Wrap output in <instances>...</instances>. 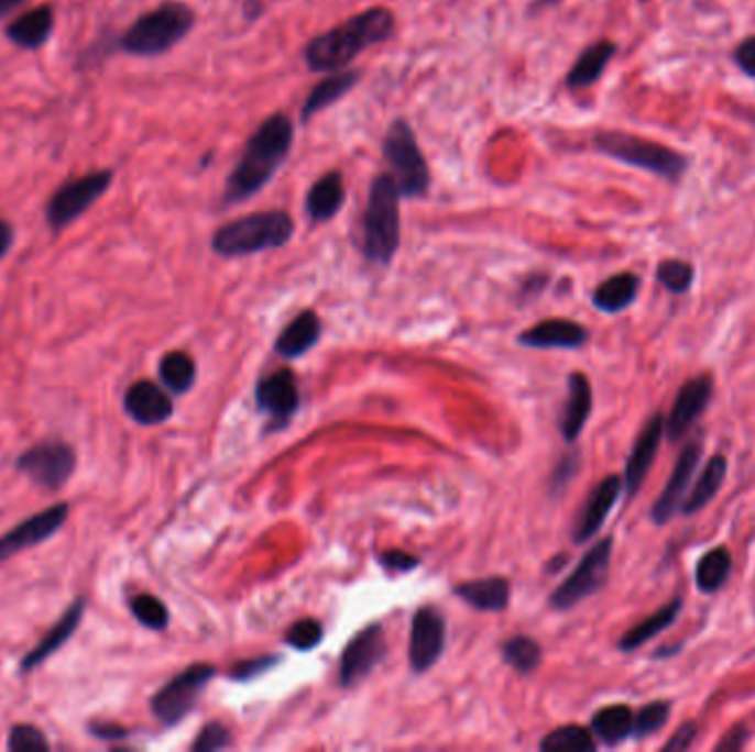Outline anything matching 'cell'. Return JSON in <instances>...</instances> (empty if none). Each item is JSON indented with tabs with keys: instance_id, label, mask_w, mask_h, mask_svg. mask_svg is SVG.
<instances>
[{
	"instance_id": "30",
	"label": "cell",
	"mask_w": 755,
	"mask_h": 752,
	"mask_svg": "<svg viewBox=\"0 0 755 752\" xmlns=\"http://www.w3.org/2000/svg\"><path fill=\"white\" fill-rule=\"evenodd\" d=\"M724 479H726V457L724 455H713L704 464V468H702L700 477L696 479L693 488L689 490V495L685 497V501L680 506V512L682 515H696L702 508H707L715 499V495L722 490Z\"/></svg>"
},
{
	"instance_id": "10",
	"label": "cell",
	"mask_w": 755,
	"mask_h": 752,
	"mask_svg": "<svg viewBox=\"0 0 755 752\" xmlns=\"http://www.w3.org/2000/svg\"><path fill=\"white\" fill-rule=\"evenodd\" d=\"M217 675V671L208 664H193L179 675H175L168 684H164L151 699L153 715L166 723H179L197 704L199 695L206 690L208 682Z\"/></svg>"
},
{
	"instance_id": "21",
	"label": "cell",
	"mask_w": 755,
	"mask_h": 752,
	"mask_svg": "<svg viewBox=\"0 0 755 752\" xmlns=\"http://www.w3.org/2000/svg\"><path fill=\"white\" fill-rule=\"evenodd\" d=\"M588 329L575 320L548 318L533 324L519 335V342L530 349H579L588 342Z\"/></svg>"
},
{
	"instance_id": "5",
	"label": "cell",
	"mask_w": 755,
	"mask_h": 752,
	"mask_svg": "<svg viewBox=\"0 0 755 752\" xmlns=\"http://www.w3.org/2000/svg\"><path fill=\"white\" fill-rule=\"evenodd\" d=\"M195 12L179 0H166L160 8L142 14L120 38V47L140 58L164 56L177 47L195 27Z\"/></svg>"
},
{
	"instance_id": "43",
	"label": "cell",
	"mask_w": 755,
	"mask_h": 752,
	"mask_svg": "<svg viewBox=\"0 0 755 752\" xmlns=\"http://www.w3.org/2000/svg\"><path fill=\"white\" fill-rule=\"evenodd\" d=\"M230 741L232 739H230L228 728L219 721H210L199 730V734L193 743V750L195 752H212V750H221V748L230 745Z\"/></svg>"
},
{
	"instance_id": "47",
	"label": "cell",
	"mask_w": 755,
	"mask_h": 752,
	"mask_svg": "<svg viewBox=\"0 0 755 752\" xmlns=\"http://www.w3.org/2000/svg\"><path fill=\"white\" fill-rule=\"evenodd\" d=\"M698 737V726L696 721H685L682 726L676 728V732L671 734V739L663 745V752H678V750H687L693 745Z\"/></svg>"
},
{
	"instance_id": "6",
	"label": "cell",
	"mask_w": 755,
	"mask_h": 752,
	"mask_svg": "<svg viewBox=\"0 0 755 752\" xmlns=\"http://www.w3.org/2000/svg\"><path fill=\"white\" fill-rule=\"evenodd\" d=\"M592 144L601 155L625 166L652 173L671 184H678L689 168V159L682 153L632 133L599 131L592 137Z\"/></svg>"
},
{
	"instance_id": "14",
	"label": "cell",
	"mask_w": 755,
	"mask_h": 752,
	"mask_svg": "<svg viewBox=\"0 0 755 752\" xmlns=\"http://www.w3.org/2000/svg\"><path fill=\"white\" fill-rule=\"evenodd\" d=\"M387 653L385 629L381 624H371L360 631L344 649L340 657V684L353 686L364 679L375 664H381Z\"/></svg>"
},
{
	"instance_id": "23",
	"label": "cell",
	"mask_w": 755,
	"mask_h": 752,
	"mask_svg": "<svg viewBox=\"0 0 755 752\" xmlns=\"http://www.w3.org/2000/svg\"><path fill=\"white\" fill-rule=\"evenodd\" d=\"M344 179L338 170H329L320 175L305 197V212L311 223H327L331 221L340 208L344 206Z\"/></svg>"
},
{
	"instance_id": "45",
	"label": "cell",
	"mask_w": 755,
	"mask_h": 752,
	"mask_svg": "<svg viewBox=\"0 0 755 752\" xmlns=\"http://www.w3.org/2000/svg\"><path fill=\"white\" fill-rule=\"evenodd\" d=\"M733 63L746 78H755V34L746 36L733 49Z\"/></svg>"
},
{
	"instance_id": "18",
	"label": "cell",
	"mask_w": 755,
	"mask_h": 752,
	"mask_svg": "<svg viewBox=\"0 0 755 752\" xmlns=\"http://www.w3.org/2000/svg\"><path fill=\"white\" fill-rule=\"evenodd\" d=\"M663 435H665V418L663 413H654L643 427V431L638 433L634 449L630 453V460L625 464L623 490L627 493V497H634L641 490L643 482L647 479L652 464L656 462Z\"/></svg>"
},
{
	"instance_id": "26",
	"label": "cell",
	"mask_w": 755,
	"mask_h": 752,
	"mask_svg": "<svg viewBox=\"0 0 755 752\" xmlns=\"http://www.w3.org/2000/svg\"><path fill=\"white\" fill-rule=\"evenodd\" d=\"M616 56V45L612 41H597L590 47H586L577 63L570 67L568 76H566V87L570 91H583L588 87H592L594 82L601 80L603 71L608 69V65L612 63V58Z\"/></svg>"
},
{
	"instance_id": "28",
	"label": "cell",
	"mask_w": 755,
	"mask_h": 752,
	"mask_svg": "<svg viewBox=\"0 0 755 752\" xmlns=\"http://www.w3.org/2000/svg\"><path fill=\"white\" fill-rule=\"evenodd\" d=\"M456 596L480 611H504L511 600V585L502 576L480 578L458 585Z\"/></svg>"
},
{
	"instance_id": "22",
	"label": "cell",
	"mask_w": 755,
	"mask_h": 752,
	"mask_svg": "<svg viewBox=\"0 0 755 752\" xmlns=\"http://www.w3.org/2000/svg\"><path fill=\"white\" fill-rule=\"evenodd\" d=\"M87 609V600L85 598H76L65 613L61 616V620L47 631V635L23 657L21 662V673H30L34 668H39L45 660H50L54 653L61 651V646L76 633L83 616Z\"/></svg>"
},
{
	"instance_id": "20",
	"label": "cell",
	"mask_w": 755,
	"mask_h": 752,
	"mask_svg": "<svg viewBox=\"0 0 755 752\" xmlns=\"http://www.w3.org/2000/svg\"><path fill=\"white\" fill-rule=\"evenodd\" d=\"M124 411L133 422L142 427H155L164 424L173 416V400L155 383L140 380L129 387L124 396Z\"/></svg>"
},
{
	"instance_id": "31",
	"label": "cell",
	"mask_w": 755,
	"mask_h": 752,
	"mask_svg": "<svg viewBox=\"0 0 755 752\" xmlns=\"http://www.w3.org/2000/svg\"><path fill=\"white\" fill-rule=\"evenodd\" d=\"M638 289H641V278L632 272H621V274H614L608 280H603L594 289L592 302L597 309H601L605 313H619L636 300Z\"/></svg>"
},
{
	"instance_id": "25",
	"label": "cell",
	"mask_w": 755,
	"mask_h": 752,
	"mask_svg": "<svg viewBox=\"0 0 755 752\" xmlns=\"http://www.w3.org/2000/svg\"><path fill=\"white\" fill-rule=\"evenodd\" d=\"M358 82H360V74L358 71L340 69V71H331L329 76H325L307 93V98H305V102L300 107V122L307 124L309 120H314L320 111L329 109L340 98H344Z\"/></svg>"
},
{
	"instance_id": "7",
	"label": "cell",
	"mask_w": 755,
	"mask_h": 752,
	"mask_svg": "<svg viewBox=\"0 0 755 752\" xmlns=\"http://www.w3.org/2000/svg\"><path fill=\"white\" fill-rule=\"evenodd\" d=\"M383 157L396 179L403 199H423L431 188V173L412 124L394 120L383 140Z\"/></svg>"
},
{
	"instance_id": "53",
	"label": "cell",
	"mask_w": 755,
	"mask_h": 752,
	"mask_svg": "<svg viewBox=\"0 0 755 752\" xmlns=\"http://www.w3.org/2000/svg\"><path fill=\"white\" fill-rule=\"evenodd\" d=\"M25 0H0V19L8 16L10 12H14L17 8H21Z\"/></svg>"
},
{
	"instance_id": "33",
	"label": "cell",
	"mask_w": 755,
	"mask_h": 752,
	"mask_svg": "<svg viewBox=\"0 0 755 752\" xmlns=\"http://www.w3.org/2000/svg\"><path fill=\"white\" fill-rule=\"evenodd\" d=\"M590 730H592V734H594L597 739H601L605 745H616V743L625 741L627 737H632V730H634V712H632V708L625 706V704L605 706V708H601V710L594 712Z\"/></svg>"
},
{
	"instance_id": "40",
	"label": "cell",
	"mask_w": 755,
	"mask_h": 752,
	"mask_svg": "<svg viewBox=\"0 0 755 752\" xmlns=\"http://www.w3.org/2000/svg\"><path fill=\"white\" fill-rule=\"evenodd\" d=\"M669 712H671V704L665 701V699L645 704V706L634 715V730H632V734L638 737V739H643V737H647V734L658 732V730L667 723Z\"/></svg>"
},
{
	"instance_id": "29",
	"label": "cell",
	"mask_w": 755,
	"mask_h": 752,
	"mask_svg": "<svg viewBox=\"0 0 755 752\" xmlns=\"http://www.w3.org/2000/svg\"><path fill=\"white\" fill-rule=\"evenodd\" d=\"M682 611V598H671L669 602H665L660 609H656L652 616L643 618L638 624H634L621 640H619V649L630 653L636 651L638 646H643L645 642H649L652 638L660 635L665 629H669L678 616Z\"/></svg>"
},
{
	"instance_id": "24",
	"label": "cell",
	"mask_w": 755,
	"mask_h": 752,
	"mask_svg": "<svg viewBox=\"0 0 755 752\" xmlns=\"http://www.w3.org/2000/svg\"><path fill=\"white\" fill-rule=\"evenodd\" d=\"M592 413V387L583 373H572L568 378V402L561 413V435L568 444L577 442L588 418Z\"/></svg>"
},
{
	"instance_id": "2",
	"label": "cell",
	"mask_w": 755,
	"mask_h": 752,
	"mask_svg": "<svg viewBox=\"0 0 755 752\" xmlns=\"http://www.w3.org/2000/svg\"><path fill=\"white\" fill-rule=\"evenodd\" d=\"M394 30L396 16L390 8H369L311 38L303 47V63L314 74L340 71L369 47L387 43Z\"/></svg>"
},
{
	"instance_id": "34",
	"label": "cell",
	"mask_w": 755,
	"mask_h": 752,
	"mask_svg": "<svg viewBox=\"0 0 755 752\" xmlns=\"http://www.w3.org/2000/svg\"><path fill=\"white\" fill-rule=\"evenodd\" d=\"M731 569H733L731 552L724 545L713 548L704 552L696 563V587L702 594H715L718 589L726 585Z\"/></svg>"
},
{
	"instance_id": "54",
	"label": "cell",
	"mask_w": 755,
	"mask_h": 752,
	"mask_svg": "<svg viewBox=\"0 0 755 752\" xmlns=\"http://www.w3.org/2000/svg\"><path fill=\"white\" fill-rule=\"evenodd\" d=\"M566 561H568V556H566V554H561V556H557V561L552 559V561H550V565H548L546 569H548V572H559V567H561V565H566Z\"/></svg>"
},
{
	"instance_id": "49",
	"label": "cell",
	"mask_w": 755,
	"mask_h": 752,
	"mask_svg": "<svg viewBox=\"0 0 755 752\" xmlns=\"http://www.w3.org/2000/svg\"><path fill=\"white\" fill-rule=\"evenodd\" d=\"M746 739H748V730H746L744 726H735V728H731V730H729V732L722 737V741H718V743H715V750H722V752H735V750L744 748Z\"/></svg>"
},
{
	"instance_id": "41",
	"label": "cell",
	"mask_w": 755,
	"mask_h": 752,
	"mask_svg": "<svg viewBox=\"0 0 755 752\" xmlns=\"http://www.w3.org/2000/svg\"><path fill=\"white\" fill-rule=\"evenodd\" d=\"M8 750L12 752H36L50 750V741L41 728L30 723H17L8 737Z\"/></svg>"
},
{
	"instance_id": "32",
	"label": "cell",
	"mask_w": 755,
	"mask_h": 752,
	"mask_svg": "<svg viewBox=\"0 0 755 752\" xmlns=\"http://www.w3.org/2000/svg\"><path fill=\"white\" fill-rule=\"evenodd\" d=\"M320 338V318L314 311L298 313L278 335L276 353L283 357H298L307 353Z\"/></svg>"
},
{
	"instance_id": "36",
	"label": "cell",
	"mask_w": 755,
	"mask_h": 752,
	"mask_svg": "<svg viewBox=\"0 0 755 752\" xmlns=\"http://www.w3.org/2000/svg\"><path fill=\"white\" fill-rule=\"evenodd\" d=\"M539 748L544 752H594L597 739L592 730L570 723V726L555 728L550 734H546Z\"/></svg>"
},
{
	"instance_id": "27",
	"label": "cell",
	"mask_w": 755,
	"mask_h": 752,
	"mask_svg": "<svg viewBox=\"0 0 755 752\" xmlns=\"http://www.w3.org/2000/svg\"><path fill=\"white\" fill-rule=\"evenodd\" d=\"M54 23V10L50 5H41L12 21L8 25V38L21 49H39L52 38Z\"/></svg>"
},
{
	"instance_id": "50",
	"label": "cell",
	"mask_w": 755,
	"mask_h": 752,
	"mask_svg": "<svg viewBox=\"0 0 755 752\" xmlns=\"http://www.w3.org/2000/svg\"><path fill=\"white\" fill-rule=\"evenodd\" d=\"M89 732L98 739H124V737H129L127 728L111 723V721H91Z\"/></svg>"
},
{
	"instance_id": "15",
	"label": "cell",
	"mask_w": 755,
	"mask_h": 752,
	"mask_svg": "<svg viewBox=\"0 0 755 752\" xmlns=\"http://www.w3.org/2000/svg\"><path fill=\"white\" fill-rule=\"evenodd\" d=\"M256 407L272 420V431L289 424L298 409V385L289 368H281L259 383Z\"/></svg>"
},
{
	"instance_id": "4",
	"label": "cell",
	"mask_w": 755,
	"mask_h": 752,
	"mask_svg": "<svg viewBox=\"0 0 755 752\" xmlns=\"http://www.w3.org/2000/svg\"><path fill=\"white\" fill-rule=\"evenodd\" d=\"M296 223L285 210H261L232 219L215 230L212 252L223 258H239L265 250H278L294 236Z\"/></svg>"
},
{
	"instance_id": "13",
	"label": "cell",
	"mask_w": 755,
	"mask_h": 752,
	"mask_svg": "<svg viewBox=\"0 0 755 752\" xmlns=\"http://www.w3.org/2000/svg\"><path fill=\"white\" fill-rule=\"evenodd\" d=\"M447 642V624L438 609L423 607L412 620L409 633V664L412 671L425 673L429 671L445 651Z\"/></svg>"
},
{
	"instance_id": "8",
	"label": "cell",
	"mask_w": 755,
	"mask_h": 752,
	"mask_svg": "<svg viewBox=\"0 0 755 752\" xmlns=\"http://www.w3.org/2000/svg\"><path fill=\"white\" fill-rule=\"evenodd\" d=\"M113 184V170H96L65 181L47 201L45 219L50 228L63 230L91 210Z\"/></svg>"
},
{
	"instance_id": "44",
	"label": "cell",
	"mask_w": 755,
	"mask_h": 752,
	"mask_svg": "<svg viewBox=\"0 0 755 752\" xmlns=\"http://www.w3.org/2000/svg\"><path fill=\"white\" fill-rule=\"evenodd\" d=\"M276 662H281V655H263V657H254V660H245V662H237L230 671L232 679L239 682H250L252 677L263 675L265 671L274 668Z\"/></svg>"
},
{
	"instance_id": "51",
	"label": "cell",
	"mask_w": 755,
	"mask_h": 752,
	"mask_svg": "<svg viewBox=\"0 0 755 752\" xmlns=\"http://www.w3.org/2000/svg\"><path fill=\"white\" fill-rule=\"evenodd\" d=\"M12 243H14V228L0 219V261L6 258V254L12 250Z\"/></svg>"
},
{
	"instance_id": "35",
	"label": "cell",
	"mask_w": 755,
	"mask_h": 752,
	"mask_svg": "<svg viewBox=\"0 0 755 752\" xmlns=\"http://www.w3.org/2000/svg\"><path fill=\"white\" fill-rule=\"evenodd\" d=\"M195 378H197V366H195V360L184 353V351H171L162 357L160 362V380L162 385L182 396L186 391L193 389L195 385Z\"/></svg>"
},
{
	"instance_id": "48",
	"label": "cell",
	"mask_w": 755,
	"mask_h": 752,
	"mask_svg": "<svg viewBox=\"0 0 755 752\" xmlns=\"http://www.w3.org/2000/svg\"><path fill=\"white\" fill-rule=\"evenodd\" d=\"M577 471H579V455L572 453V455L563 457L552 473V490H557V493L563 490L568 486V482L577 475Z\"/></svg>"
},
{
	"instance_id": "39",
	"label": "cell",
	"mask_w": 755,
	"mask_h": 752,
	"mask_svg": "<svg viewBox=\"0 0 755 752\" xmlns=\"http://www.w3.org/2000/svg\"><path fill=\"white\" fill-rule=\"evenodd\" d=\"M131 613L135 616L138 622L153 631H162L168 624V609L166 605L151 596V594H138L131 598Z\"/></svg>"
},
{
	"instance_id": "9",
	"label": "cell",
	"mask_w": 755,
	"mask_h": 752,
	"mask_svg": "<svg viewBox=\"0 0 755 752\" xmlns=\"http://www.w3.org/2000/svg\"><path fill=\"white\" fill-rule=\"evenodd\" d=\"M612 537L601 539L590 548V552L581 559V563L575 567V572L552 591L550 607L559 611H568L581 600L594 596L603 585L608 583L610 563H612Z\"/></svg>"
},
{
	"instance_id": "16",
	"label": "cell",
	"mask_w": 755,
	"mask_h": 752,
	"mask_svg": "<svg viewBox=\"0 0 755 752\" xmlns=\"http://www.w3.org/2000/svg\"><path fill=\"white\" fill-rule=\"evenodd\" d=\"M713 396V380L709 373L698 375V378L687 380L669 411V418H665V433L671 442H678L702 416V411L709 407V400Z\"/></svg>"
},
{
	"instance_id": "52",
	"label": "cell",
	"mask_w": 755,
	"mask_h": 752,
	"mask_svg": "<svg viewBox=\"0 0 755 752\" xmlns=\"http://www.w3.org/2000/svg\"><path fill=\"white\" fill-rule=\"evenodd\" d=\"M243 3V16L248 21H256L263 12V5H261V0H241Z\"/></svg>"
},
{
	"instance_id": "3",
	"label": "cell",
	"mask_w": 755,
	"mask_h": 752,
	"mask_svg": "<svg viewBox=\"0 0 755 752\" xmlns=\"http://www.w3.org/2000/svg\"><path fill=\"white\" fill-rule=\"evenodd\" d=\"M401 190L390 173L375 175L360 219V252L369 263L390 265L401 247Z\"/></svg>"
},
{
	"instance_id": "17",
	"label": "cell",
	"mask_w": 755,
	"mask_h": 752,
	"mask_svg": "<svg viewBox=\"0 0 755 752\" xmlns=\"http://www.w3.org/2000/svg\"><path fill=\"white\" fill-rule=\"evenodd\" d=\"M700 453H702V446L700 442H689L685 446V451L680 453L676 466H674V473L669 477V482L665 484V490L660 493V497L656 499L654 508H652V521L656 526H665L674 519L676 512H680V506L687 497V488L693 479V473L698 468V462H700Z\"/></svg>"
},
{
	"instance_id": "1",
	"label": "cell",
	"mask_w": 755,
	"mask_h": 752,
	"mask_svg": "<svg viewBox=\"0 0 755 752\" xmlns=\"http://www.w3.org/2000/svg\"><path fill=\"white\" fill-rule=\"evenodd\" d=\"M294 122L285 113H272L248 137L241 159L230 170L221 203L239 206L259 195L283 168L294 144Z\"/></svg>"
},
{
	"instance_id": "37",
	"label": "cell",
	"mask_w": 755,
	"mask_h": 752,
	"mask_svg": "<svg viewBox=\"0 0 755 752\" xmlns=\"http://www.w3.org/2000/svg\"><path fill=\"white\" fill-rule=\"evenodd\" d=\"M504 660L519 673H533L541 664V646L530 635H515L502 646Z\"/></svg>"
},
{
	"instance_id": "19",
	"label": "cell",
	"mask_w": 755,
	"mask_h": 752,
	"mask_svg": "<svg viewBox=\"0 0 755 752\" xmlns=\"http://www.w3.org/2000/svg\"><path fill=\"white\" fill-rule=\"evenodd\" d=\"M621 493H623V479L619 475H608L605 479H601L594 486V490L590 493V497L586 499V504L577 517V523L572 530L575 543H586L599 534L608 515L616 506Z\"/></svg>"
},
{
	"instance_id": "42",
	"label": "cell",
	"mask_w": 755,
	"mask_h": 752,
	"mask_svg": "<svg viewBox=\"0 0 755 752\" xmlns=\"http://www.w3.org/2000/svg\"><path fill=\"white\" fill-rule=\"evenodd\" d=\"M322 640V627L314 618H303L294 622L285 635V642L298 651H309Z\"/></svg>"
},
{
	"instance_id": "12",
	"label": "cell",
	"mask_w": 755,
	"mask_h": 752,
	"mask_svg": "<svg viewBox=\"0 0 755 752\" xmlns=\"http://www.w3.org/2000/svg\"><path fill=\"white\" fill-rule=\"evenodd\" d=\"M69 517V504H56L39 515H32L21 526L12 528L6 537H0V561H10L17 554L45 543L63 530Z\"/></svg>"
},
{
	"instance_id": "46",
	"label": "cell",
	"mask_w": 755,
	"mask_h": 752,
	"mask_svg": "<svg viewBox=\"0 0 755 752\" xmlns=\"http://www.w3.org/2000/svg\"><path fill=\"white\" fill-rule=\"evenodd\" d=\"M378 561H381V565L390 572H409L414 567L420 565V561L407 552H401V550H387L383 552L381 556H378Z\"/></svg>"
},
{
	"instance_id": "11",
	"label": "cell",
	"mask_w": 755,
	"mask_h": 752,
	"mask_svg": "<svg viewBox=\"0 0 755 752\" xmlns=\"http://www.w3.org/2000/svg\"><path fill=\"white\" fill-rule=\"evenodd\" d=\"M76 451L61 440L34 444L17 460V471L45 490H61L76 471Z\"/></svg>"
},
{
	"instance_id": "38",
	"label": "cell",
	"mask_w": 755,
	"mask_h": 752,
	"mask_svg": "<svg viewBox=\"0 0 755 752\" xmlns=\"http://www.w3.org/2000/svg\"><path fill=\"white\" fill-rule=\"evenodd\" d=\"M696 269L682 258H665L656 267V280L671 294H687L693 285Z\"/></svg>"
}]
</instances>
